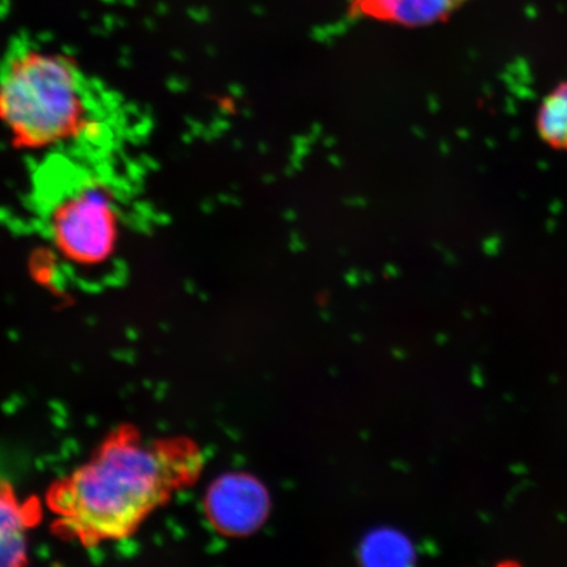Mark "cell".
<instances>
[{
  "label": "cell",
  "mask_w": 567,
  "mask_h": 567,
  "mask_svg": "<svg viewBox=\"0 0 567 567\" xmlns=\"http://www.w3.org/2000/svg\"><path fill=\"white\" fill-rule=\"evenodd\" d=\"M61 189L52 195L47 210L53 243L74 264H103L115 250L118 224L109 190L90 179Z\"/></svg>",
  "instance_id": "cell-3"
},
{
  "label": "cell",
  "mask_w": 567,
  "mask_h": 567,
  "mask_svg": "<svg viewBox=\"0 0 567 567\" xmlns=\"http://www.w3.org/2000/svg\"><path fill=\"white\" fill-rule=\"evenodd\" d=\"M269 509L264 485L245 473L219 477L205 495V513L213 527L226 536H246L266 520Z\"/></svg>",
  "instance_id": "cell-4"
},
{
  "label": "cell",
  "mask_w": 567,
  "mask_h": 567,
  "mask_svg": "<svg viewBox=\"0 0 567 567\" xmlns=\"http://www.w3.org/2000/svg\"><path fill=\"white\" fill-rule=\"evenodd\" d=\"M360 556L368 565H408L413 549L406 537L382 529L365 538Z\"/></svg>",
  "instance_id": "cell-8"
},
{
  "label": "cell",
  "mask_w": 567,
  "mask_h": 567,
  "mask_svg": "<svg viewBox=\"0 0 567 567\" xmlns=\"http://www.w3.org/2000/svg\"><path fill=\"white\" fill-rule=\"evenodd\" d=\"M467 0H350L354 18L402 27H425L449 19Z\"/></svg>",
  "instance_id": "cell-5"
},
{
  "label": "cell",
  "mask_w": 567,
  "mask_h": 567,
  "mask_svg": "<svg viewBox=\"0 0 567 567\" xmlns=\"http://www.w3.org/2000/svg\"><path fill=\"white\" fill-rule=\"evenodd\" d=\"M86 78L59 53L32 44L11 48L0 65V120L24 147H49L91 126Z\"/></svg>",
  "instance_id": "cell-2"
},
{
  "label": "cell",
  "mask_w": 567,
  "mask_h": 567,
  "mask_svg": "<svg viewBox=\"0 0 567 567\" xmlns=\"http://www.w3.org/2000/svg\"><path fill=\"white\" fill-rule=\"evenodd\" d=\"M39 513L23 503L10 485L0 484V566H21L28 558V532Z\"/></svg>",
  "instance_id": "cell-6"
},
{
  "label": "cell",
  "mask_w": 567,
  "mask_h": 567,
  "mask_svg": "<svg viewBox=\"0 0 567 567\" xmlns=\"http://www.w3.org/2000/svg\"><path fill=\"white\" fill-rule=\"evenodd\" d=\"M200 450L189 441H151L123 429L86 464L54 484L48 506L63 535L84 545L122 540L200 474Z\"/></svg>",
  "instance_id": "cell-1"
},
{
  "label": "cell",
  "mask_w": 567,
  "mask_h": 567,
  "mask_svg": "<svg viewBox=\"0 0 567 567\" xmlns=\"http://www.w3.org/2000/svg\"><path fill=\"white\" fill-rule=\"evenodd\" d=\"M537 131L545 144L567 152V82L559 83L544 99L538 110Z\"/></svg>",
  "instance_id": "cell-7"
}]
</instances>
